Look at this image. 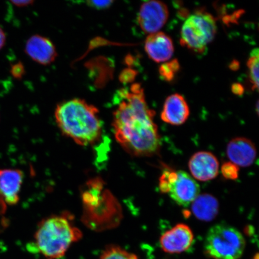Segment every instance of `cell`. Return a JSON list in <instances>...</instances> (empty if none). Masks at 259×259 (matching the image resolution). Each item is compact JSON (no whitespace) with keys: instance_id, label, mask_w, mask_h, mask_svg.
Returning <instances> with one entry per match:
<instances>
[{"instance_id":"cell-1","label":"cell","mask_w":259,"mask_h":259,"mask_svg":"<svg viewBox=\"0 0 259 259\" xmlns=\"http://www.w3.org/2000/svg\"><path fill=\"white\" fill-rule=\"evenodd\" d=\"M115 101L112 127L118 143L133 156L157 154L161 139L154 120L155 112L149 108L140 84L119 90Z\"/></svg>"},{"instance_id":"cell-2","label":"cell","mask_w":259,"mask_h":259,"mask_svg":"<svg viewBox=\"0 0 259 259\" xmlns=\"http://www.w3.org/2000/svg\"><path fill=\"white\" fill-rule=\"evenodd\" d=\"M55 118L62 134L83 147L93 145L101 139L103 125L96 106L80 99L59 103Z\"/></svg>"},{"instance_id":"cell-3","label":"cell","mask_w":259,"mask_h":259,"mask_svg":"<svg viewBox=\"0 0 259 259\" xmlns=\"http://www.w3.org/2000/svg\"><path fill=\"white\" fill-rule=\"evenodd\" d=\"M34 246L48 259L64 256L74 243L80 240L82 233L74 225L69 212L53 215L41 220L34 234Z\"/></svg>"},{"instance_id":"cell-4","label":"cell","mask_w":259,"mask_h":259,"mask_svg":"<svg viewBox=\"0 0 259 259\" xmlns=\"http://www.w3.org/2000/svg\"><path fill=\"white\" fill-rule=\"evenodd\" d=\"M245 247V241L238 229L226 224L212 227L207 233L204 250L213 259H239Z\"/></svg>"},{"instance_id":"cell-5","label":"cell","mask_w":259,"mask_h":259,"mask_svg":"<svg viewBox=\"0 0 259 259\" xmlns=\"http://www.w3.org/2000/svg\"><path fill=\"white\" fill-rule=\"evenodd\" d=\"M214 17L209 13L197 11L186 19L181 31V44L197 53H203L217 32Z\"/></svg>"},{"instance_id":"cell-6","label":"cell","mask_w":259,"mask_h":259,"mask_svg":"<svg viewBox=\"0 0 259 259\" xmlns=\"http://www.w3.org/2000/svg\"><path fill=\"white\" fill-rule=\"evenodd\" d=\"M159 182L161 192L169 194L181 206H189L199 194V184L183 170L174 171L167 168L162 174Z\"/></svg>"},{"instance_id":"cell-7","label":"cell","mask_w":259,"mask_h":259,"mask_svg":"<svg viewBox=\"0 0 259 259\" xmlns=\"http://www.w3.org/2000/svg\"><path fill=\"white\" fill-rule=\"evenodd\" d=\"M169 10L165 3L157 0L144 2L141 6L138 21L141 28L146 33L158 32L166 23Z\"/></svg>"},{"instance_id":"cell-8","label":"cell","mask_w":259,"mask_h":259,"mask_svg":"<svg viewBox=\"0 0 259 259\" xmlns=\"http://www.w3.org/2000/svg\"><path fill=\"white\" fill-rule=\"evenodd\" d=\"M194 234L189 226L180 223L164 233L160 244L162 250L169 254H180L192 247Z\"/></svg>"},{"instance_id":"cell-9","label":"cell","mask_w":259,"mask_h":259,"mask_svg":"<svg viewBox=\"0 0 259 259\" xmlns=\"http://www.w3.org/2000/svg\"><path fill=\"white\" fill-rule=\"evenodd\" d=\"M189 167L195 179L205 182L214 179L218 176L219 162L210 152L199 151L191 157Z\"/></svg>"},{"instance_id":"cell-10","label":"cell","mask_w":259,"mask_h":259,"mask_svg":"<svg viewBox=\"0 0 259 259\" xmlns=\"http://www.w3.org/2000/svg\"><path fill=\"white\" fill-rule=\"evenodd\" d=\"M226 154L231 163L243 167L251 166L256 157L255 145L245 138H236L229 142L226 148Z\"/></svg>"},{"instance_id":"cell-11","label":"cell","mask_w":259,"mask_h":259,"mask_svg":"<svg viewBox=\"0 0 259 259\" xmlns=\"http://www.w3.org/2000/svg\"><path fill=\"white\" fill-rule=\"evenodd\" d=\"M25 51L35 62L45 66L53 63L57 57L56 48L53 42L37 34L29 38L25 45Z\"/></svg>"},{"instance_id":"cell-12","label":"cell","mask_w":259,"mask_h":259,"mask_svg":"<svg viewBox=\"0 0 259 259\" xmlns=\"http://www.w3.org/2000/svg\"><path fill=\"white\" fill-rule=\"evenodd\" d=\"M145 50L149 57L157 63L169 60L174 52L173 41L163 32L148 35L145 42Z\"/></svg>"},{"instance_id":"cell-13","label":"cell","mask_w":259,"mask_h":259,"mask_svg":"<svg viewBox=\"0 0 259 259\" xmlns=\"http://www.w3.org/2000/svg\"><path fill=\"white\" fill-rule=\"evenodd\" d=\"M190 115V109L185 99L180 94H174L167 97L164 102L161 118L171 125L184 124Z\"/></svg>"},{"instance_id":"cell-14","label":"cell","mask_w":259,"mask_h":259,"mask_svg":"<svg viewBox=\"0 0 259 259\" xmlns=\"http://www.w3.org/2000/svg\"><path fill=\"white\" fill-rule=\"evenodd\" d=\"M23 172L19 169H0V193L9 205H15L19 200Z\"/></svg>"},{"instance_id":"cell-15","label":"cell","mask_w":259,"mask_h":259,"mask_svg":"<svg viewBox=\"0 0 259 259\" xmlns=\"http://www.w3.org/2000/svg\"><path fill=\"white\" fill-rule=\"evenodd\" d=\"M192 203V210L193 214L200 221H212L218 214L219 201L211 194H199Z\"/></svg>"},{"instance_id":"cell-16","label":"cell","mask_w":259,"mask_h":259,"mask_svg":"<svg viewBox=\"0 0 259 259\" xmlns=\"http://www.w3.org/2000/svg\"><path fill=\"white\" fill-rule=\"evenodd\" d=\"M100 259H138V257L119 246L110 245L103 250Z\"/></svg>"},{"instance_id":"cell-17","label":"cell","mask_w":259,"mask_h":259,"mask_svg":"<svg viewBox=\"0 0 259 259\" xmlns=\"http://www.w3.org/2000/svg\"><path fill=\"white\" fill-rule=\"evenodd\" d=\"M247 67L252 84V90L258 89V50L255 49L252 51L250 57L247 61Z\"/></svg>"},{"instance_id":"cell-18","label":"cell","mask_w":259,"mask_h":259,"mask_svg":"<svg viewBox=\"0 0 259 259\" xmlns=\"http://www.w3.org/2000/svg\"><path fill=\"white\" fill-rule=\"evenodd\" d=\"M180 69V63L177 60L161 64L159 68L160 76L164 80L170 82L174 79L176 73Z\"/></svg>"},{"instance_id":"cell-19","label":"cell","mask_w":259,"mask_h":259,"mask_svg":"<svg viewBox=\"0 0 259 259\" xmlns=\"http://www.w3.org/2000/svg\"><path fill=\"white\" fill-rule=\"evenodd\" d=\"M239 167L231 162L223 164L221 168L223 176L228 180L237 179L239 177Z\"/></svg>"},{"instance_id":"cell-20","label":"cell","mask_w":259,"mask_h":259,"mask_svg":"<svg viewBox=\"0 0 259 259\" xmlns=\"http://www.w3.org/2000/svg\"><path fill=\"white\" fill-rule=\"evenodd\" d=\"M113 1H89L87 5L96 9H106L111 7Z\"/></svg>"},{"instance_id":"cell-21","label":"cell","mask_w":259,"mask_h":259,"mask_svg":"<svg viewBox=\"0 0 259 259\" xmlns=\"http://www.w3.org/2000/svg\"><path fill=\"white\" fill-rule=\"evenodd\" d=\"M232 91L235 95L241 96L244 93V89L240 83H236L232 85Z\"/></svg>"},{"instance_id":"cell-22","label":"cell","mask_w":259,"mask_h":259,"mask_svg":"<svg viewBox=\"0 0 259 259\" xmlns=\"http://www.w3.org/2000/svg\"><path fill=\"white\" fill-rule=\"evenodd\" d=\"M11 2L13 5L19 8L27 7V6H30L34 3V2L31 1V0H29V1H28V0H24V1L20 0V1H11Z\"/></svg>"},{"instance_id":"cell-23","label":"cell","mask_w":259,"mask_h":259,"mask_svg":"<svg viewBox=\"0 0 259 259\" xmlns=\"http://www.w3.org/2000/svg\"><path fill=\"white\" fill-rule=\"evenodd\" d=\"M22 72H23V69H22V67L19 64L15 65V66L12 68V73L14 74L15 77H18L21 76Z\"/></svg>"},{"instance_id":"cell-24","label":"cell","mask_w":259,"mask_h":259,"mask_svg":"<svg viewBox=\"0 0 259 259\" xmlns=\"http://www.w3.org/2000/svg\"><path fill=\"white\" fill-rule=\"evenodd\" d=\"M6 39V37L5 32L3 30L1 27H0V50L5 46Z\"/></svg>"},{"instance_id":"cell-25","label":"cell","mask_w":259,"mask_h":259,"mask_svg":"<svg viewBox=\"0 0 259 259\" xmlns=\"http://www.w3.org/2000/svg\"><path fill=\"white\" fill-rule=\"evenodd\" d=\"M254 259H258V254H255Z\"/></svg>"}]
</instances>
